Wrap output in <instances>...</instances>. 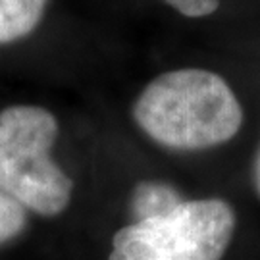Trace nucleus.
<instances>
[{
	"mask_svg": "<svg viewBox=\"0 0 260 260\" xmlns=\"http://www.w3.org/2000/svg\"><path fill=\"white\" fill-rule=\"evenodd\" d=\"M254 181H256V189L260 193V154L256 158V166H254Z\"/></svg>",
	"mask_w": 260,
	"mask_h": 260,
	"instance_id": "8",
	"label": "nucleus"
},
{
	"mask_svg": "<svg viewBox=\"0 0 260 260\" xmlns=\"http://www.w3.org/2000/svg\"><path fill=\"white\" fill-rule=\"evenodd\" d=\"M56 137L58 121L41 106L0 112V191L43 216L62 212L74 191L50 156Z\"/></svg>",
	"mask_w": 260,
	"mask_h": 260,
	"instance_id": "2",
	"label": "nucleus"
},
{
	"mask_svg": "<svg viewBox=\"0 0 260 260\" xmlns=\"http://www.w3.org/2000/svg\"><path fill=\"white\" fill-rule=\"evenodd\" d=\"M233 232L235 212L225 201H183L166 216L121 228L108 260H220Z\"/></svg>",
	"mask_w": 260,
	"mask_h": 260,
	"instance_id": "3",
	"label": "nucleus"
},
{
	"mask_svg": "<svg viewBox=\"0 0 260 260\" xmlns=\"http://www.w3.org/2000/svg\"><path fill=\"white\" fill-rule=\"evenodd\" d=\"M47 0H0V43L29 35L45 14Z\"/></svg>",
	"mask_w": 260,
	"mask_h": 260,
	"instance_id": "5",
	"label": "nucleus"
},
{
	"mask_svg": "<svg viewBox=\"0 0 260 260\" xmlns=\"http://www.w3.org/2000/svg\"><path fill=\"white\" fill-rule=\"evenodd\" d=\"M183 203L176 189L160 181H141L131 195V212L135 222L152 220L174 212Z\"/></svg>",
	"mask_w": 260,
	"mask_h": 260,
	"instance_id": "4",
	"label": "nucleus"
},
{
	"mask_svg": "<svg viewBox=\"0 0 260 260\" xmlns=\"http://www.w3.org/2000/svg\"><path fill=\"white\" fill-rule=\"evenodd\" d=\"M187 18H205L218 10L220 0H164Z\"/></svg>",
	"mask_w": 260,
	"mask_h": 260,
	"instance_id": "7",
	"label": "nucleus"
},
{
	"mask_svg": "<svg viewBox=\"0 0 260 260\" xmlns=\"http://www.w3.org/2000/svg\"><path fill=\"white\" fill-rule=\"evenodd\" d=\"M149 137L170 149L201 150L237 135L243 110L225 79L206 70H177L152 79L133 106Z\"/></svg>",
	"mask_w": 260,
	"mask_h": 260,
	"instance_id": "1",
	"label": "nucleus"
},
{
	"mask_svg": "<svg viewBox=\"0 0 260 260\" xmlns=\"http://www.w3.org/2000/svg\"><path fill=\"white\" fill-rule=\"evenodd\" d=\"M27 223L25 206L18 203L14 197L0 191V245L18 237Z\"/></svg>",
	"mask_w": 260,
	"mask_h": 260,
	"instance_id": "6",
	"label": "nucleus"
}]
</instances>
